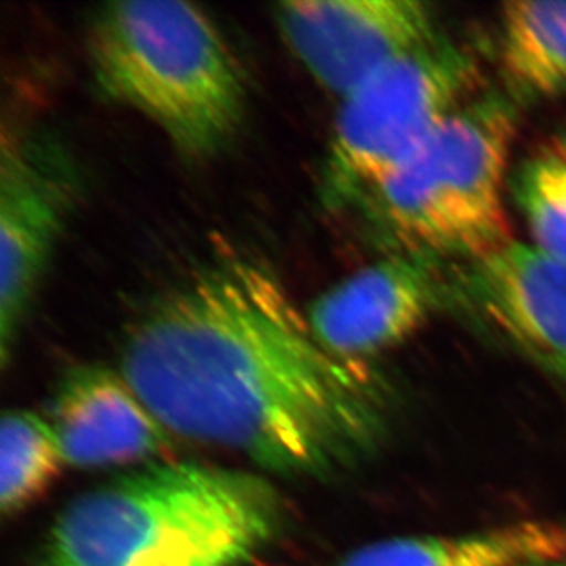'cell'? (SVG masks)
I'll use <instances>...</instances> for the list:
<instances>
[{"mask_svg":"<svg viewBox=\"0 0 566 566\" xmlns=\"http://www.w3.org/2000/svg\"><path fill=\"white\" fill-rule=\"evenodd\" d=\"M449 295L532 364L566 384V261L510 241L464 262Z\"/></svg>","mask_w":566,"mask_h":566,"instance_id":"9","label":"cell"},{"mask_svg":"<svg viewBox=\"0 0 566 566\" xmlns=\"http://www.w3.org/2000/svg\"><path fill=\"white\" fill-rule=\"evenodd\" d=\"M272 15L292 54L339 99L440 35L433 8L417 0H290Z\"/></svg>","mask_w":566,"mask_h":566,"instance_id":"7","label":"cell"},{"mask_svg":"<svg viewBox=\"0 0 566 566\" xmlns=\"http://www.w3.org/2000/svg\"><path fill=\"white\" fill-rule=\"evenodd\" d=\"M448 295L439 259L385 253L317 295L306 315L326 350L347 361L370 364L407 342Z\"/></svg>","mask_w":566,"mask_h":566,"instance_id":"8","label":"cell"},{"mask_svg":"<svg viewBox=\"0 0 566 566\" xmlns=\"http://www.w3.org/2000/svg\"><path fill=\"white\" fill-rule=\"evenodd\" d=\"M479 83L473 50L440 33L342 97L321 166L323 209H358L387 175L475 97Z\"/></svg>","mask_w":566,"mask_h":566,"instance_id":"5","label":"cell"},{"mask_svg":"<svg viewBox=\"0 0 566 566\" xmlns=\"http://www.w3.org/2000/svg\"><path fill=\"white\" fill-rule=\"evenodd\" d=\"M566 559V523L521 521L465 534L378 541L342 566H526Z\"/></svg>","mask_w":566,"mask_h":566,"instance_id":"11","label":"cell"},{"mask_svg":"<svg viewBox=\"0 0 566 566\" xmlns=\"http://www.w3.org/2000/svg\"><path fill=\"white\" fill-rule=\"evenodd\" d=\"M512 192L534 247L566 261V158L548 150L515 169Z\"/></svg>","mask_w":566,"mask_h":566,"instance_id":"14","label":"cell"},{"mask_svg":"<svg viewBox=\"0 0 566 566\" xmlns=\"http://www.w3.org/2000/svg\"><path fill=\"white\" fill-rule=\"evenodd\" d=\"M80 175L57 139L4 134L0 153V365L6 367L60 241Z\"/></svg>","mask_w":566,"mask_h":566,"instance_id":"6","label":"cell"},{"mask_svg":"<svg viewBox=\"0 0 566 566\" xmlns=\"http://www.w3.org/2000/svg\"><path fill=\"white\" fill-rule=\"evenodd\" d=\"M64 462L83 470L144 464L171 453L175 434L119 369L85 364L61 376L50 403Z\"/></svg>","mask_w":566,"mask_h":566,"instance_id":"10","label":"cell"},{"mask_svg":"<svg viewBox=\"0 0 566 566\" xmlns=\"http://www.w3.org/2000/svg\"><path fill=\"white\" fill-rule=\"evenodd\" d=\"M501 72L513 102L566 91V2H510L501 15Z\"/></svg>","mask_w":566,"mask_h":566,"instance_id":"12","label":"cell"},{"mask_svg":"<svg viewBox=\"0 0 566 566\" xmlns=\"http://www.w3.org/2000/svg\"><path fill=\"white\" fill-rule=\"evenodd\" d=\"M517 105L506 92L473 97L364 198L361 219L387 255L471 262L512 241L503 186Z\"/></svg>","mask_w":566,"mask_h":566,"instance_id":"4","label":"cell"},{"mask_svg":"<svg viewBox=\"0 0 566 566\" xmlns=\"http://www.w3.org/2000/svg\"><path fill=\"white\" fill-rule=\"evenodd\" d=\"M283 521L264 476L155 462L70 504L46 537L44 566H248Z\"/></svg>","mask_w":566,"mask_h":566,"instance_id":"2","label":"cell"},{"mask_svg":"<svg viewBox=\"0 0 566 566\" xmlns=\"http://www.w3.org/2000/svg\"><path fill=\"white\" fill-rule=\"evenodd\" d=\"M88 55L97 91L166 134L178 155L224 149L247 114V85L211 17L182 0L111 2L91 17Z\"/></svg>","mask_w":566,"mask_h":566,"instance_id":"3","label":"cell"},{"mask_svg":"<svg viewBox=\"0 0 566 566\" xmlns=\"http://www.w3.org/2000/svg\"><path fill=\"white\" fill-rule=\"evenodd\" d=\"M63 449L49 417L6 412L0 428V510L15 515L38 501L60 475Z\"/></svg>","mask_w":566,"mask_h":566,"instance_id":"13","label":"cell"},{"mask_svg":"<svg viewBox=\"0 0 566 566\" xmlns=\"http://www.w3.org/2000/svg\"><path fill=\"white\" fill-rule=\"evenodd\" d=\"M552 150H556L557 155H562L563 158H566V136H562V138L557 139L556 147Z\"/></svg>","mask_w":566,"mask_h":566,"instance_id":"15","label":"cell"},{"mask_svg":"<svg viewBox=\"0 0 566 566\" xmlns=\"http://www.w3.org/2000/svg\"><path fill=\"white\" fill-rule=\"evenodd\" d=\"M118 369L175 437L279 475L348 470L389 428L384 379L326 350L283 281L250 259L209 264L142 312Z\"/></svg>","mask_w":566,"mask_h":566,"instance_id":"1","label":"cell"},{"mask_svg":"<svg viewBox=\"0 0 566 566\" xmlns=\"http://www.w3.org/2000/svg\"><path fill=\"white\" fill-rule=\"evenodd\" d=\"M526 566H566V559H556V562L535 563V565Z\"/></svg>","mask_w":566,"mask_h":566,"instance_id":"16","label":"cell"}]
</instances>
